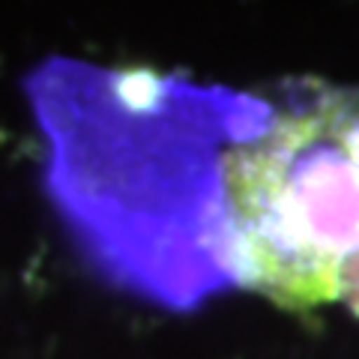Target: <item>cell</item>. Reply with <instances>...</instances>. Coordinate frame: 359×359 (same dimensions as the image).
Segmentation results:
<instances>
[{"instance_id":"1","label":"cell","mask_w":359,"mask_h":359,"mask_svg":"<svg viewBox=\"0 0 359 359\" xmlns=\"http://www.w3.org/2000/svg\"><path fill=\"white\" fill-rule=\"evenodd\" d=\"M219 255L285 309L359 318V90L306 87L219 162Z\"/></svg>"}]
</instances>
